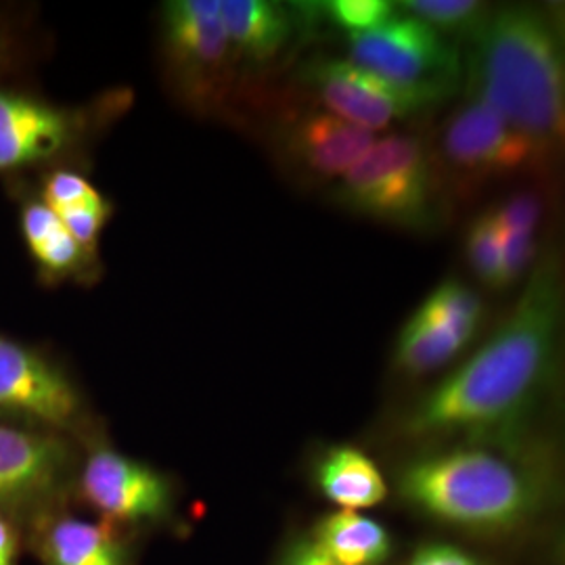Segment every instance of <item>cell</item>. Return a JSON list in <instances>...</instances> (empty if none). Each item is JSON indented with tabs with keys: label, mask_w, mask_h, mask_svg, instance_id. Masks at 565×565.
<instances>
[{
	"label": "cell",
	"mask_w": 565,
	"mask_h": 565,
	"mask_svg": "<svg viewBox=\"0 0 565 565\" xmlns=\"http://www.w3.org/2000/svg\"><path fill=\"white\" fill-rule=\"evenodd\" d=\"M310 536L331 565H385L394 553L392 532L361 511H333Z\"/></svg>",
	"instance_id": "d6986e66"
},
{
	"label": "cell",
	"mask_w": 565,
	"mask_h": 565,
	"mask_svg": "<svg viewBox=\"0 0 565 565\" xmlns=\"http://www.w3.org/2000/svg\"><path fill=\"white\" fill-rule=\"evenodd\" d=\"M221 20L235 60H277L300 20L294 9L268 0H221Z\"/></svg>",
	"instance_id": "e0dca14e"
},
{
	"label": "cell",
	"mask_w": 565,
	"mask_h": 565,
	"mask_svg": "<svg viewBox=\"0 0 565 565\" xmlns=\"http://www.w3.org/2000/svg\"><path fill=\"white\" fill-rule=\"evenodd\" d=\"M279 151L289 168L306 181H340L377 141L373 132L324 109H308L282 121Z\"/></svg>",
	"instance_id": "5bb4252c"
},
{
	"label": "cell",
	"mask_w": 565,
	"mask_h": 565,
	"mask_svg": "<svg viewBox=\"0 0 565 565\" xmlns=\"http://www.w3.org/2000/svg\"><path fill=\"white\" fill-rule=\"evenodd\" d=\"M539 260V243L532 231L501 233V289L522 281Z\"/></svg>",
	"instance_id": "d4e9b609"
},
{
	"label": "cell",
	"mask_w": 565,
	"mask_h": 565,
	"mask_svg": "<svg viewBox=\"0 0 565 565\" xmlns=\"http://www.w3.org/2000/svg\"><path fill=\"white\" fill-rule=\"evenodd\" d=\"M465 348L467 343L455 333L415 312L396 338L392 361L403 375L424 377L452 363Z\"/></svg>",
	"instance_id": "ffe728a7"
},
{
	"label": "cell",
	"mask_w": 565,
	"mask_h": 565,
	"mask_svg": "<svg viewBox=\"0 0 565 565\" xmlns=\"http://www.w3.org/2000/svg\"><path fill=\"white\" fill-rule=\"evenodd\" d=\"M463 81L467 102L501 116L545 162L555 158L564 142V41L546 9H494L469 41Z\"/></svg>",
	"instance_id": "3957f363"
},
{
	"label": "cell",
	"mask_w": 565,
	"mask_h": 565,
	"mask_svg": "<svg viewBox=\"0 0 565 565\" xmlns=\"http://www.w3.org/2000/svg\"><path fill=\"white\" fill-rule=\"evenodd\" d=\"M81 450L67 436L0 422V518L25 532L51 513L76 509Z\"/></svg>",
	"instance_id": "9c48e42d"
},
{
	"label": "cell",
	"mask_w": 565,
	"mask_h": 565,
	"mask_svg": "<svg viewBox=\"0 0 565 565\" xmlns=\"http://www.w3.org/2000/svg\"><path fill=\"white\" fill-rule=\"evenodd\" d=\"M0 422L67 436L107 434L81 377L53 345L0 333Z\"/></svg>",
	"instance_id": "5b68a950"
},
{
	"label": "cell",
	"mask_w": 565,
	"mask_h": 565,
	"mask_svg": "<svg viewBox=\"0 0 565 565\" xmlns=\"http://www.w3.org/2000/svg\"><path fill=\"white\" fill-rule=\"evenodd\" d=\"M465 256L480 281L492 289H501V231L492 221L490 210L469 224Z\"/></svg>",
	"instance_id": "603a6c76"
},
{
	"label": "cell",
	"mask_w": 565,
	"mask_h": 565,
	"mask_svg": "<svg viewBox=\"0 0 565 565\" xmlns=\"http://www.w3.org/2000/svg\"><path fill=\"white\" fill-rule=\"evenodd\" d=\"M319 15L350 34H361L396 15V2L387 0H331L319 2Z\"/></svg>",
	"instance_id": "cb8c5ba5"
},
{
	"label": "cell",
	"mask_w": 565,
	"mask_h": 565,
	"mask_svg": "<svg viewBox=\"0 0 565 565\" xmlns=\"http://www.w3.org/2000/svg\"><path fill=\"white\" fill-rule=\"evenodd\" d=\"M53 46L55 39L42 21L39 4L0 0V84L36 82Z\"/></svg>",
	"instance_id": "ac0fdd59"
},
{
	"label": "cell",
	"mask_w": 565,
	"mask_h": 565,
	"mask_svg": "<svg viewBox=\"0 0 565 565\" xmlns=\"http://www.w3.org/2000/svg\"><path fill=\"white\" fill-rule=\"evenodd\" d=\"M404 15L422 21L446 41H471L492 15V7L480 0H403L396 2Z\"/></svg>",
	"instance_id": "44dd1931"
},
{
	"label": "cell",
	"mask_w": 565,
	"mask_h": 565,
	"mask_svg": "<svg viewBox=\"0 0 565 565\" xmlns=\"http://www.w3.org/2000/svg\"><path fill=\"white\" fill-rule=\"evenodd\" d=\"M403 565H488V562L455 543L429 541L417 546Z\"/></svg>",
	"instance_id": "4316f807"
},
{
	"label": "cell",
	"mask_w": 565,
	"mask_h": 565,
	"mask_svg": "<svg viewBox=\"0 0 565 565\" xmlns=\"http://www.w3.org/2000/svg\"><path fill=\"white\" fill-rule=\"evenodd\" d=\"M275 565H331L324 559L321 548L312 541L310 532L296 534L287 545Z\"/></svg>",
	"instance_id": "83f0119b"
},
{
	"label": "cell",
	"mask_w": 565,
	"mask_h": 565,
	"mask_svg": "<svg viewBox=\"0 0 565 565\" xmlns=\"http://www.w3.org/2000/svg\"><path fill=\"white\" fill-rule=\"evenodd\" d=\"M333 202L375 223L425 233L440 223L434 160L415 135L373 142L331 191Z\"/></svg>",
	"instance_id": "52a82bcc"
},
{
	"label": "cell",
	"mask_w": 565,
	"mask_h": 565,
	"mask_svg": "<svg viewBox=\"0 0 565 565\" xmlns=\"http://www.w3.org/2000/svg\"><path fill=\"white\" fill-rule=\"evenodd\" d=\"M132 105V90L111 88L81 103L46 95L36 82L0 84V182L55 168L88 170L97 142Z\"/></svg>",
	"instance_id": "277c9868"
},
{
	"label": "cell",
	"mask_w": 565,
	"mask_h": 565,
	"mask_svg": "<svg viewBox=\"0 0 565 565\" xmlns=\"http://www.w3.org/2000/svg\"><path fill=\"white\" fill-rule=\"evenodd\" d=\"M23 553V530L11 520L0 518V565H21Z\"/></svg>",
	"instance_id": "f1b7e54d"
},
{
	"label": "cell",
	"mask_w": 565,
	"mask_h": 565,
	"mask_svg": "<svg viewBox=\"0 0 565 565\" xmlns=\"http://www.w3.org/2000/svg\"><path fill=\"white\" fill-rule=\"evenodd\" d=\"M324 111L375 135L394 121L411 120L438 107L417 93L404 90L369 74L352 61L315 57L300 72Z\"/></svg>",
	"instance_id": "7c38bea8"
},
{
	"label": "cell",
	"mask_w": 565,
	"mask_h": 565,
	"mask_svg": "<svg viewBox=\"0 0 565 565\" xmlns=\"http://www.w3.org/2000/svg\"><path fill=\"white\" fill-rule=\"evenodd\" d=\"M78 509L51 513L23 532L25 551L41 565H137L135 536Z\"/></svg>",
	"instance_id": "9a60e30c"
},
{
	"label": "cell",
	"mask_w": 565,
	"mask_h": 565,
	"mask_svg": "<svg viewBox=\"0 0 565 565\" xmlns=\"http://www.w3.org/2000/svg\"><path fill=\"white\" fill-rule=\"evenodd\" d=\"M310 478L317 492L338 511H366L387 499V482L377 463L359 446L329 445L315 457Z\"/></svg>",
	"instance_id": "2e32d148"
},
{
	"label": "cell",
	"mask_w": 565,
	"mask_h": 565,
	"mask_svg": "<svg viewBox=\"0 0 565 565\" xmlns=\"http://www.w3.org/2000/svg\"><path fill=\"white\" fill-rule=\"evenodd\" d=\"M564 331V277L539 258L509 317L467 361L408 404L394 434L417 448L524 445L532 415L555 382Z\"/></svg>",
	"instance_id": "6da1fadb"
},
{
	"label": "cell",
	"mask_w": 565,
	"mask_h": 565,
	"mask_svg": "<svg viewBox=\"0 0 565 565\" xmlns=\"http://www.w3.org/2000/svg\"><path fill=\"white\" fill-rule=\"evenodd\" d=\"M545 205L543 198L534 191H520L505 198L499 205L490 210V216L501 233L513 231H536L543 218Z\"/></svg>",
	"instance_id": "484cf974"
},
{
	"label": "cell",
	"mask_w": 565,
	"mask_h": 565,
	"mask_svg": "<svg viewBox=\"0 0 565 565\" xmlns=\"http://www.w3.org/2000/svg\"><path fill=\"white\" fill-rule=\"evenodd\" d=\"M534 443L417 448L394 473L404 505L425 520L480 539H509L536 524L555 494Z\"/></svg>",
	"instance_id": "7a4b0ae2"
},
{
	"label": "cell",
	"mask_w": 565,
	"mask_h": 565,
	"mask_svg": "<svg viewBox=\"0 0 565 565\" xmlns=\"http://www.w3.org/2000/svg\"><path fill=\"white\" fill-rule=\"evenodd\" d=\"M0 184L15 207L21 242L41 287H93L102 281V252H90L72 237L60 216L42 202L32 177Z\"/></svg>",
	"instance_id": "4fadbf2b"
},
{
	"label": "cell",
	"mask_w": 565,
	"mask_h": 565,
	"mask_svg": "<svg viewBox=\"0 0 565 565\" xmlns=\"http://www.w3.org/2000/svg\"><path fill=\"white\" fill-rule=\"evenodd\" d=\"M163 86L184 111L221 114L235 78V55L221 20V0H166L156 13Z\"/></svg>",
	"instance_id": "8992f818"
},
{
	"label": "cell",
	"mask_w": 565,
	"mask_h": 565,
	"mask_svg": "<svg viewBox=\"0 0 565 565\" xmlns=\"http://www.w3.org/2000/svg\"><path fill=\"white\" fill-rule=\"evenodd\" d=\"M443 160L465 184H484L541 170L545 160L501 116L476 102H465L443 126Z\"/></svg>",
	"instance_id": "8fae6325"
},
{
	"label": "cell",
	"mask_w": 565,
	"mask_h": 565,
	"mask_svg": "<svg viewBox=\"0 0 565 565\" xmlns=\"http://www.w3.org/2000/svg\"><path fill=\"white\" fill-rule=\"evenodd\" d=\"M417 312L469 345L484 319V303L469 285L459 279H445L427 296Z\"/></svg>",
	"instance_id": "7402d4cb"
},
{
	"label": "cell",
	"mask_w": 565,
	"mask_h": 565,
	"mask_svg": "<svg viewBox=\"0 0 565 565\" xmlns=\"http://www.w3.org/2000/svg\"><path fill=\"white\" fill-rule=\"evenodd\" d=\"M345 42L348 61L434 105L450 99L463 81V61L452 41L408 15H394Z\"/></svg>",
	"instance_id": "30bf717a"
},
{
	"label": "cell",
	"mask_w": 565,
	"mask_h": 565,
	"mask_svg": "<svg viewBox=\"0 0 565 565\" xmlns=\"http://www.w3.org/2000/svg\"><path fill=\"white\" fill-rule=\"evenodd\" d=\"M76 509L135 536L177 524L179 488L168 471L121 452L109 434H102L82 445Z\"/></svg>",
	"instance_id": "ba28073f"
}]
</instances>
